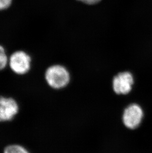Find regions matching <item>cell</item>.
Masks as SVG:
<instances>
[{
  "instance_id": "8992f818",
  "label": "cell",
  "mask_w": 152,
  "mask_h": 153,
  "mask_svg": "<svg viewBox=\"0 0 152 153\" xmlns=\"http://www.w3.org/2000/svg\"><path fill=\"white\" fill-rule=\"evenodd\" d=\"M9 57L4 47L0 44V71L6 68L8 65Z\"/></svg>"
},
{
  "instance_id": "5b68a950",
  "label": "cell",
  "mask_w": 152,
  "mask_h": 153,
  "mask_svg": "<svg viewBox=\"0 0 152 153\" xmlns=\"http://www.w3.org/2000/svg\"><path fill=\"white\" fill-rule=\"evenodd\" d=\"M18 105L15 99L0 96V122L10 121L18 112Z\"/></svg>"
},
{
  "instance_id": "ba28073f",
  "label": "cell",
  "mask_w": 152,
  "mask_h": 153,
  "mask_svg": "<svg viewBox=\"0 0 152 153\" xmlns=\"http://www.w3.org/2000/svg\"><path fill=\"white\" fill-rule=\"evenodd\" d=\"M13 0H0V11L9 9L12 6Z\"/></svg>"
},
{
  "instance_id": "3957f363",
  "label": "cell",
  "mask_w": 152,
  "mask_h": 153,
  "mask_svg": "<svg viewBox=\"0 0 152 153\" xmlns=\"http://www.w3.org/2000/svg\"><path fill=\"white\" fill-rule=\"evenodd\" d=\"M143 117V111L141 107L134 103L125 108L122 115V121L127 128L134 129L140 124Z\"/></svg>"
},
{
  "instance_id": "52a82bcc",
  "label": "cell",
  "mask_w": 152,
  "mask_h": 153,
  "mask_svg": "<svg viewBox=\"0 0 152 153\" xmlns=\"http://www.w3.org/2000/svg\"><path fill=\"white\" fill-rule=\"evenodd\" d=\"M4 153H30L24 147L19 145L13 144L6 147Z\"/></svg>"
},
{
  "instance_id": "9c48e42d",
  "label": "cell",
  "mask_w": 152,
  "mask_h": 153,
  "mask_svg": "<svg viewBox=\"0 0 152 153\" xmlns=\"http://www.w3.org/2000/svg\"><path fill=\"white\" fill-rule=\"evenodd\" d=\"M88 4H94L99 3L101 0H77Z\"/></svg>"
},
{
  "instance_id": "277c9868",
  "label": "cell",
  "mask_w": 152,
  "mask_h": 153,
  "mask_svg": "<svg viewBox=\"0 0 152 153\" xmlns=\"http://www.w3.org/2000/svg\"><path fill=\"white\" fill-rule=\"evenodd\" d=\"M134 82V76L131 72L128 71L119 72L113 79V90L118 95H127L131 91Z\"/></svg>"
},
{
  "instance_id": "7a4b0ae2",
  "label": "cell",
  "mask_w": 152,
  "mask_h": 153,
  "mask_svg": "<svg viewBox=\"0 0 152 153\" xmlns=\"http://www.w3.org/2000/svg\"><path fill=\"white\" fill-rule=\"evenodd\" d=\"M32 58L26 51L17 50L13 52L9 57L8 65L15 74L23 75L30 70Z\"/></svg>"
},
{
  "instance_id": "6da1fadb",
  "label": "cell",
  "mask_w": 152,
  "mask_h": 153,
  "mask_svg": "<svg viewBox=\"0 0 152 153\" xmlns=\"http://www.w3.org/2000/svg\"><path fill=\"white\" fill-rule=\"evenodd\" d=\"M45 79L49 86L54 89H61L67 86L70 81V74L65 67L54 65L46 69Z\"/></svg>"
}]
</instances>
